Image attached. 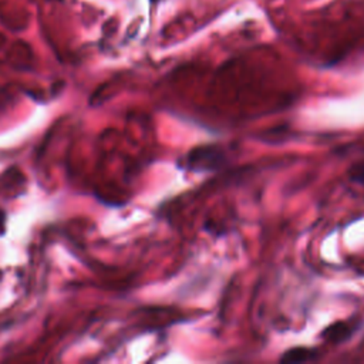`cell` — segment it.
I'll list each match as a JSON object with an SVG mask.
<instances>
[{
  "instance_id": "1",
  "label": "cell",
  "mask_w": 364,
  "mask_h": 364,
  "mask_svg": "<svg viewBox=\"0 0 364 364\" xmlns=\"http://www.w3.org/2000/svg\"><path fill=\"white\" fill-rule=\"evenodd\" d=\"M228 164V155L223 146L208 144L188 151L178 162L179 168L191 172H210L223 168Z\"/></svg>"
},
{
  "instance_id": "2",
  "label": "cell",
  "mask_w": 364,
  "mask_h": 364,
  "mask_svg": "<svg viewBox=\"0 0 364 364\" xmlns=\"http://www.w3.org/2000/svg\"><path fill=\"white\" fill-rule=\"evenodd\" d=\"M316 348L309 347H293L283 353L280 357L282 363H303L316 358Z\"/></svg>"
},
{
  "instance_id": "3",
  "label": "cell",
  "mask_w": 364,
  "mask_h": 364,
  "mask_svg": "<svg viewBox=\"0 0 364 364\" xmlns=\"http://www.w3.org/2000/svg\"><path fill=\"white\" fill-rule=\"evenodd\" d=\"M348 176H350V179H351L353 182L360 183V185L364 186V159L355 162V164L350 168Z\"/></svg>"
}]
</instances>
